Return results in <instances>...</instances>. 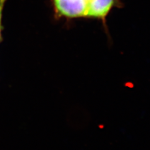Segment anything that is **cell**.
Masks as SVG:
<instances>
[{"instance_id": "2", "label": "cell", "mask_w": 150, "mask_h": 150, "mask_svg": "<svg viewBox=\"0 0 150 150\" xmlns=\"http://www.w3.org/2000/svg\"><path fill=\"white\" fill-rule=\"evenodd\" d=\"M115 4V0H91L87 9V18L105 21Z\"/></svg>"}, {"instance_id": "3", "label": "cell", "mask_w": 150, "mask_h": 150, "mask_svg": "<svg viewBox=\"0 0 150 150\" xmlns=\"http://www.w3.org/2000/svg\"><path fill=\"white\" fill-rule=\"evenodd\" d=\"M6 0H0V40L1 37V20L3 15V9Z\"/></svg>"}, {"instance_id": "1", "label": "cell", "mask_w": 150, "mask_h": 150, "mask_svg": "<svg viewBox=\"0 0 150 150\" xmlns=\"http://www.w3.org/2000/svg\"><path fill=\"white\" fill-rule=\"evenodd\" d=\"M55 9L60 16L74 18L86 17V0H53Z\"/></svg>"}]
</instances>
